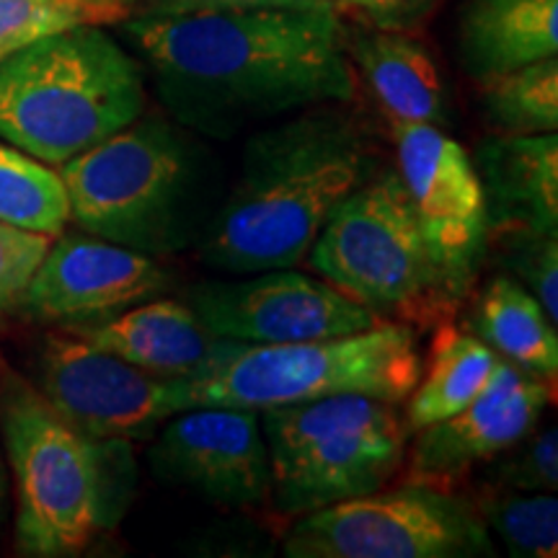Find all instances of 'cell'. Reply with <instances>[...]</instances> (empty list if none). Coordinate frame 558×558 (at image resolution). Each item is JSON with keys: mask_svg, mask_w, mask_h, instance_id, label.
I'll return each mask as SVG.
<instances>
[{"mask_svg": "<svg viewBox=\"0 0 558 558\" xmlns=\"http://www.w3.org/2000/svg\"><path fill=\"white\" fill-rule=\"evenodd\" d=\"M181 128L233 137L254 122L357 96L333 11L143 13L124 26Z\"/></svg>", "mask_w": 558, "mask_h": 558, "instance_id": "cell-1", "label": "cell"}, {"mask_svg": "<svg viewBox=\"0 0 558 558\" xmlns=\"http://www.w3.org/2000/svg\"><path fill=\"white\" fill-rule=\"evenodd\" d=\"M375 171L365 130L331 104L256 132L233 190L199 239V259L241 277L295 267L341 202Z\"/></svg>", "mask_w": 558, "mask_h": 558, "instance_id": "cell-2", "label": "cell"}, {"mask_svg": "<svg viewBox=\"0 0 558 558\" xmlns=\"http://www.w3.org/2000/svg\"><path fill=\"white\" fill-rule=\"evenodd\" d=\"M58 173L70 220L153 259L197 243L220 205L218 160L160 117H140L70 158Z\"/></svg>", "mask_w": 558, "mask_h": 558, "instance_id": "cell-3", "label": "cell"}, {"mask_svg": "<svg viewBox=\"0 0 558 558\" xmlns=\"http://www.w3.org/2000/svg\"><path fill=\"white\" fill-rule=\"evenodd\" d=\"M16 481V546L24 556H75L124 509L128 439H94L68 424L37 388L9 378L0 399Z\"/></svg>", "mask_w": 558, "mask_h": 558, "instance_id": "cell-4", "label": "cell"}, {"mask_svg": "<svg viewBox=\"0 0 558 558\" xmlns=\"http://www.w3.org/2000/svg\"><path fill=\"white\" fill-rule=\"evenodd\" d=\"M145 111L140 62L96 24L50 34L0 62V140L50 166Z\"/></svg>", "mask_w": 558, "mask_h": 558, "instance_id": "cell-5", "label": "cell"}, {"mask_svg": "<svg viewBox=\"0 0 558 558\" xmlns=\"http://www.w3.org/2000/svg\"><path fill=\"white\" fill-rule=\"evenodd\" d=\"M416 326L378 320L344 337L241 344L220 339L205 365L171 378L177 411L194 407L275 409L331 396H373L403 403L422 378Z\"/></svg>", "mask_w": 558, "mask_h": 558, "instance_id": "cell-6", "label": "cell"}, {"mask_svg": "<svg viewBox=\"0 0 558 558\" xmlns=\"http://www.w3.org/2000/svg\"><path fill=\"white\" fill-rule=\"evenodd\" d=\"M267 439L269 501L290 518L378 492L407 463L399 403L347 393L259 411Z\"/></svg>", "mask_w": 558, "mask_h": 558, "instance_id": "cell-7", "label": "cell"}, {"mask_svg": "<svg viewBox=\"0 0 558 558\" xmlns=\"http://www.w3.org/2000/svg\"><path fill=\"white\" fill-rule=\"evenodd\" d=\"M305 259L380 320L427 324L458 303L396 169H378L349 194Z\"/></svg>", "mask_w": 558, "mask_h": 558, "instance_id": "cell-8", "label": "cell"}, {"mask_svg": "<svg viewBox=\"0 0 558 558\" xmlns=\"http://www.w3.org/2000/svg\"><path fill=\"white\" fill-rule=\"evenodd\" d=\"M290 558H478L494 556L473 501L442 484L409 478L303 514L284 541Z\"/></svg>", "mask_w": 558, "mask_h": 558, "instance_id": "cell-9", "label": "cell"}, {"mask_svg": "<svg viewBox=\"0 0 558 558\" xmlns=\"http://www.w3.org/2000/svg\"><path fill=\"white\" fill-rule=\"evenodd\" d=\"M396 171L458 300L476 279L488 243V213L473 158L442 128L418 122L393 124Z\"/></svg>", "mask_w": 558, "mask_h": 558, "instance_id": "cell-10", "label": "cell"}, {"mask_svg": "<svg viewBox=\"0 0 558 558\" xmlns=\"http://www.w3.org/2000/svg\"><path fill=\"white\" fill-rule=\"evenodd\" d=\"M243 277L202 282L186 292V305L213 337L241 344H290L344 337L380 320L326 279L290 267Z\"/></svg>", "mask_w": 558, "mask_h": 558, "instance_id": "cell-11", "label": "cell"}, {"mask_svg": "<svg viewBox=\"0 0 558 558\" xmlns=\"http://www.w3.org/2000/svg\"><path fill=\"white\" fill-rule=\"evenodd\" d=\"M39 393L94 439H148L177 414L171 378L75 337H50L39 354Z\"/></svg>", "mask_w": 558, "mask_h": 558, "instance_id": "cell-12", "label": "cell"}, {"mask_svg": "<svg viewBox=\"0 0 558 558\" xmlns=\"http://www.w3.org/2000/svg\"><path fill=\"white\" fill-rule=\"evenodd\" d=\"M150 469L163 484L190 488L218 507L264 505L269 501L271 469L259 411H177L150 448Z\"/></svg>", "mask_w": 558, "mask_h": 558, "instance_id": "cell-13", "label": "cell"}, {"mask_svg": "<svg viewBox=\"0 0 558 558\" xmlns=\"http://www.w3.org/2000/svg\"><path fill=\"white\" fill-rule=\"evenodd\" d=\"M173 275L158 259L96 235H62L41 259L21 308L39 320L88 326L160 298Z\"/></svg>", "mask_w": 558, "mask_h": 558, "instance_id": "cell-14", "label": "cell"}, {"mask_svg": "<svg viewBox=\"0 0 558 558\" xmlns=\"http://www.w3.org/2000/svg\"><path fill=\"white\" fill-rule=\"evenodd\" d=\"M550 399L554 386L499 357L486 388L469 407L411 435L409 478L442 486L463 478L473 465L488 463L527 437Z\"/></svg>", "mask_w": 558, "mask_h": 558, "instance_id": "cell-15", "label": "cell"}, {"mask_svg": "<svg viewBox=\"0 0 558 558\" xmlns=\"http://www.w3.org/2000/svg\"><path fill=\"white\" fill-rule=\"evenodd\" d=\"M476 173L488 228L554 235L558 228V137L499 135L478 148Z\"/></svg>", "mask_w": 558, "mask_h": 558, "instance_id": "cell-16", "label": "cell"}, {"mask_svg": "<svg viewBox=\"0 0 558 558\" xmlns=\"http://www.w3.org/2000/svg\"><path fill=\"white\" fill-rule=\"evenodd\" d=\"M75 333L158 378L194 373L220 344L190 305L158 298L132 305L99 324L75 326Z\"/></svg>", "mask_w": 558, "mask_h": 558, "instance_id": "cell-17", "label": "cell"}, {"mask_svg": "<svg viewBox=\"0 0 558 558\" xmlns=\"http://www.w3.org/2000/svg\"><path fill=\"white\" fill-rule=\"evenodd\" d=\"M344 52L365 78L390 124L418 122L445 128L450 122L448 94L437 62L409 32L344 29Z\"/></svg>", "mask_w": 558, "mask_h": 558, "instance_id": "cell-18", "label": "cell"}, {"mask_svg": "<svg viewBox=\"0 0 558 558\" xmlns=\"http://www.w3.org/2000/svg\"><path fill=\"white\" fill-rule=\"evenodd\" d=\"M460 60L484 83L558 52V0H465Z\"/></svg>", "mask_w": 558, "mask_h": 558, "instance_id": "cell-19", "label": "cell"}, {"mask_svg": "<svg viewBox=\"0 0 558 558\" xmlns=\"http://www.w3.org/2000/svg\"><path fill=\"white\" fill-rule=\"evenodd\" d=\"M473 331L501 360L548 386L558 378V333L541 303L514 277H494L481 290Z\"/></svg>", "mask_w": 558, "mask_h": 558, "instance_id": "cell-20", "label": "cell"}, {"mask_svg": "<svg viewBox=\"0 0 558 558\" xmlns=\"http://www.w3.org/2000/svg\"><path fill=\"white\" fill-rule=\"evenodd\" d=\"M497 362L499 354L476 333L442 320L432 339L422 378L407 399L403 422H407L409 435L469 407L486 388Z\"/></svg>", "mask_w": 558, "mask_h": 558, "instance_id": "cell-21", "label": "cell"}, {"mask_svg": "<svg viewBox=\"0 0 558 558\" xmlns=\"http://www.w3.org/2000/svg\"><path fill=\"white\" fill-rule=\"evenodd\" d=\"M0 220L58 239L70 222V202L50 163L0 140Z\"/></svg>", "mask_w": 558, "mask_h": 558, "instance_id": "cell-22", "label": "cell"}, {"mask_svg": "<svg viewBox=\"0 0 558 558\" xmlns=\"http://www.w3.org/2000/svg\"><path fill=\"white\" fill-rule=\"evenodd\" d=\"M488 122L505 135L558 128V58H543L481 83Z\"/></svg>", "mask_w": 558, "mask_h": 558, "instance_id": "cell-23", "label": "cell"}, {"mask_svg": "<svg viewBox=\"0 0 558 558\" xmlns=\"http://www.w3.org/2000/svg\"><path fill=\"white\" fill-rule=\"evenodd\" d=\"M486 527L494 530L514 558H556L558 499L550 492H514L497 486L478 501Z\"/></svg>", "mask_w": 558, "mask_h": 558, "instance_id": "cell-24", "label": "cell"}, {"mask_svg": "<svg viewBox=\"0 0 558 558\" xmlns=\"http://www.w3.org/2000/svg\"><path fill=\"white\" fill-rule=\"evenodd\" d=\"M99 21L107 16L62 0H0V62L50 34Z\"/></svg>", "mask_w": 558, "mask_h": 558, "instance_id": "cell-25", "label": "cell"}, {"mask_svg": "<svg viewBox=\"0 0 558 558\" xmlns=\"http://www.w3.org/2000/svg\"><path fill=\"white\" fill-rule=\"evenodd\" d=\"M494 478L514 492H550L558 488V432L556 427L530 432L518 445L494 458Z\"/></svg>", "mask_w": 558, "mask_h": 558, "instance_id": "cell-26", "label": "cell"}, {"mask_svg": "<svg viewBox=\"0 0 558 558\" xmlns=\"http://www.w3.org/2000/svg\"><path fill=\"white\" fill-rule=\"evenodd\" d=\"M50 246V235L0 220V316L21 308V300Z\"/></svg>", "mask_w": 558, "mask_h": 558, "instance_id": "cell-27", "label": "cell"}, {"mask_svg": "<svg viewBox=\"0 0 558 558\" xmlns=\"http://www.w3.org/2000/svg\"><path fill=\"white\" fill-rule=\"evenodd\" d=\"M512 248L507 254V264L520 284L533 288L535 300L546 316L558 326V241L554 235L535 233H509Z\"/></svg>", "mask_w": 558, "mask_h": 558, "instance_id": "cell-28", "label": "cell"}, {"mask_svg": "<svg viewBox=\"0 0 558 558\" xmlns=\"http://www.w3.org/2000/svg\"><path fill=\"white\" fill-rule=\"evenodd\" d=\"M442 0H331L337 16H349L357 26L386 32H414Z\"/></svg>", "mask_w": 558, "mask_h": 558, "instance_id": "cell-29", "label": "cell"}, {"mask_svg": "<svg viewBox=\"0 0 558 558\" xmlns=\"http://www.w3.org/2000/svg\"><path fill=\"white\" fill-rule=\"evenodd\" d=\"M333 11L331 0H156L145 13H192V11ZM337 13V11H333Z\"/></svg>", "mask_w": 558, "mask_h": 558, "instance_id": "cell-30", "label": "cell"}, {"mask_svg": "<svg viewBox=\"0 0 558 558\" xmlns=\"http://www.w3.org/2000/svg\"><path fill=\"white\" fill-rule=\"evenodd\" d=\"M62 3L78 5V9L96 11V13H101V16L114 19L120 11L130 9V5H135V3H143V0H62Z\"/></svg>", "mask_w": 558, "mask_h": 558, "instance_id": "cell-31", "label": "cell"}, {"mask_svg": "<svg viewBox=\"0 0 558 558\" xmlns=\"http://www.w3.org/2000/svg\"><path fill=\"white\" fill-rule=\"evenodd\" d=\"M3 497H5V478H3V460H0V518H3Z\"/></svg>", "mask_w": 558, "mask_h": 558, "instance_id": "cell-32", "label": "cell"}]
</instances>
